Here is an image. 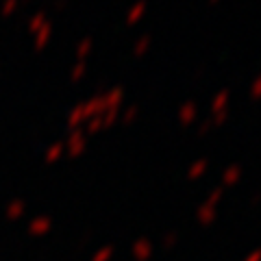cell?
I'll use <instances>...</instances> for the list:
<instances>
[{"mask_svg": "<svg viewBox=\"0 0 261 261\" xmlns=\"http://www.w3.org/2000/svg\"><path fill=\"white\" fill-rule=\"evenodd\" d=\"M255 94H257V96L261 94V81H257V85H255Z\"/></svg>", "mask_w": 261, "mask_h": 261, "instance_id": "cell-1", "label": "cell"}]
</instances>
